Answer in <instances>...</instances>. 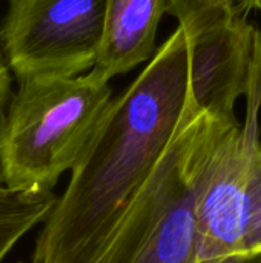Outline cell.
I'll list each match as a JSON object with an SVG mask.
<instances>
[{
  "label": "cell",
  "instance_id": "cell-1",
  "mask_svg": "<svg viewBox=\"0 0 261 263\" xmlns=\"http://www.w3.org/2000/svg\"><path fill=\"white\" fill-rule=\"evenodd\" d=\"M188 94V45L177 28L112 97L89 151L43 222L32 263L91 262L172 142Z\"/></svg>",
  "mask_w": 261,
  "mask_h": 263
},
{
  "label": "cell",
  "instance_id": "cell-2",
  "mask_svg": "<svg viewBox=\"0 0 261 263\" xmlns=\"http://www.w3.org/2000/svg\"><path fill=\"white\" fill-rule=\"evenodd\" d=\"M17 85L0 117V179L12 191L52 193L89 151L112 88L91 71Z\"/></svg>",
  "mask_w": 261,
  "mask_h": 263
},
{
  "label": "cell",
  "instance_id": "cell-3",
  "mask_svg": "<svg viewBox=\"0 0 261 263\" xmlns=\"http://www.w3.org/2000/svg\"><path fill=\"white\" fill-rule=\"evenodd\" d=\"M229 119L188 94L172 142L89 263H198L197 194Z\"/></svg>",
  "mask_w": 261,
  "mask_h": 263
},
{
  "label": "cell",
  "instance_id": "cell-4",
  "mask_svg": "<svg viewBox=\"0 0 261 263\" xmlns=\"http://www.w3.org/2000/svg\"><path fill=\"white\" fill-rule=\"evenodd\" d=\"M261 32L246 117L229 119L214 146L197 194L198 263L261 251Z\"/></svg>",
  "mask_w": 261,
  "mask_h": 263
},
{
  "label": "cell",
  "instance_id": "cell-5",
  "mask_svg": "<svg viewBox=\"0 0 261 263\" xmlns=\"http://www.w3.org/2000/svg\"><path fill=\"white\" fill-rule=\"evenodd\" d=\"M106 0H8L0 49L17 82L75 77L95 65Z\"/></svg>",
  "mask_w": 261,
  "mask_h": 263
},
{
  "label": "cell",
  "instance_id": "cell-6",
  "mask_svg": "<svg viewBox=\"0 0 261 263\" xmlns=\"http://www.w3.org/2000/svg\"><path fill=\"white\" fill-rule=\"evenodd\" d=\"M189 55V96L222 117H237L235 103L251 85L258 29L235 0H168Z\"/></svg>",
  "mask_w": 261,
  "mask_h": 263
},
{
  "label": "cell",
  "instance_id": "cell-7",
  "mask_svg": "<svg viewBox=\"0 0 261 263\" xmlns=\"http://www.w3.org/2000/svg\"><path fill=\"white\" fill-rule=\"evenodd\" d=\"M166 5L168 0H106L103 40L91 72L109 82L151 60Z\"/></svg>",
  "mask_w": 261,
  "mask_h": 263
},
{
  "label": "cell",
  "instance_id": "cell-8",
  "mask_svg": "<svg viewBox=\"0 0 261 263\" xmlns=\"http://www.w3.org/2000/svg\"><path fill=\"white\" fill-rule=\"evenodd\" d=\"M55 202L54 191L28 194L0 183V263L28 231L46 220Z\"/></svg>",
  "mask_w": 261,
  "mask_h": 263
},
{
  "label": "cell",
  "instance_id": "cell-9",
  "mask_svg": "<svg viewBox=\"0 0 261 263\" xmlns=\"http://www.w3.org/2000/svg\"><path fill=\"white\" fill-rule=\"evenodd\" d=\"M12 74L6 65V60L3 57V52L0 49V117L3 116L6 105L12 94Z\"/></svg>",
  "mask_w": 261,
  "mask_h": 263
},
{
  "label": "cell",
  "instance_id": "cell-10",
  "mask_svg": "<svg viewBox=\"0 0 261 263\" xmlns=\"http://www.w3.org/2000/svg\"><path fill=\"white\" fill-rule=\"evenodd\" d=\"M215 263H261V251L255 254H248V256H235V257H229L225 260Z\"/></svg>",
  "mask_w": 261,
  "mask_h": 263
},
{
  "label": "cell",
  "instance_id": "cell-11",
  "mask_svg": "<svg viewBox=\"0 0 261 263\" xmlns=\"http://www.w3.org/2000/svg\"><path fill=\"white\" fill-rule=\"evenodd\" d=\"M235 2H237V6H238L240 12L245 14V15H248L254 9V3H255V0H235Z\"/></svg>",
  "mask_w": 261,
  "mask_h": 263
},
{
  "label": "cell",
  "instance_id": "cell-12",
  "mask_svg": "<svg viewBox=\"0 0 261 263\" xmlns=\"http://www.w3.org/2000/svg\"><path fill=\"white\" fill-rule=\"evenodd\" d=\"M254 9H258L261 14V0H255V3H254Z\"/></svg>",
  "mask_w": 261,
  "mask_h": 263
},
{
  "label": "cell",
  "instance_id": "cell-13",
  "mask_svg": "<svg viewBox=\"0 0 261 263\" xmlns=\"http://www.w3.org/2000/svg\"><path fill=\"white\" fill-rule=\"evenodd\" d=\"M0 183H2V179H0Z\"/></svg>",
  "mask_w": 261,
  "mask_h": 263
}]
</instances>
